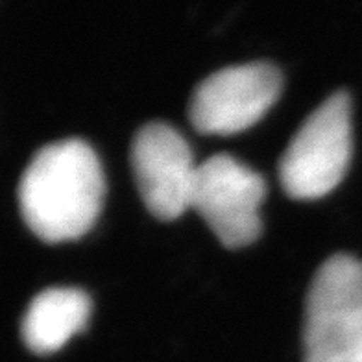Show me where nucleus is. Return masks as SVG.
<instances>
[{
	"label": "nucleus",
	"instance_id": "nucleus-1",
	"mask_svg": "<svg viewBox=\"0 0 362 362\" xmlns=\"http://www.w3.org/2000/svg\"><path fill=\"white\" fill-rule=\"evenodd\" d=\"M105 181L93 148L67 139L41 148L19 183L21 213L32 231L47 243L86 235L100 215Z\"/></svg>",
	"mask_w": 362,
	"mask_h": 362
},
{
	"label": "nucleus",
	"instance_id": "nucleus-2",
	"mask_svg": "<svg viewBox=\"0 0 362 362\" xmlns=\"http://www.w3.org/2000/svg\"><path fill=\"white\" fill-rule=\"evenodd\" d=\"M303 362H362V261L339 253L307 292Z\"/></svg>",
	"mask_w": 362,
	"mask_h": 362
},
{
	"label": "nucleus",
	"instance_id": "nucleus-3",
	"mask_svg": "<svg viewBox=\"0 0 362 362\" xmlns=\"http://www.w3.org/2000/svg\"><path fill=\"white\" fill-rule=\"evenodd\" d=\"M351 159V100L339 90L316 107L292 137L279 161L286 194L316 200L344 180Z\"/></svg>",
	"mask_w": 362,
	"mask_h": 362
},
{
	"label": "nucleus",
	"instance_id": "nucleus-4",
	"mask_svg": "<svg viewBox=\"0 0 362 362\" xmlns=\"http://www.w3.org/2000/svg\"><path fill=\"white\" fill-rule=\"evenodd\" d=\"M267 183L259 172L228 153L200 163L191 209L209 224L228 248H243L261 233V204Z\"/></svg>",
	"mask_w": 362,
	"mask_h": 362
},
{
	"label": "nucleus",
	"instance_id": "nucleus-5",
	"mask_svg": "<svg viewBox=\"0 0 362 362\" xmlns=\"http://www.w3.org/2000/svg\"><path fill=\"white\" fill-rule=\"evenodd\" d=\"M281 72L272 63L222 69L196 87L189 117L202 134H238L267 115L281 95Z\"/></svg>",
	"mask_w": 362,
	"mask_h": 362
},
{
	"label": "nucleus",
	"instance_id": "nucleus-6",
	"mask_svg": "<svg viewBox=\"0 0 362 362\" xmlns=\"http://www.w3.org/2000/svg\"><path fill=\"white\" fill-rule=\"evenodd\" d=\"M132 167L141 198L153 216L174 220L191 209L200 165L172 126L150 122L139 129L132 144Z\"/></svg>",
	"mask_w": 362,
	"mask_h": 362
},
{
	"label": "nucleus",
	"instance_id": "nucleus-7",
	"mask_svg": "<svg viewBox=\"0 0 362 362\" xmlns=\"http://www.w3.org/2000/svg\"><path fill=\"white\" fill-rule=\"evenodd\" d=\"M90 315L89 296L80 288L54 286L39 292L23 318V340L34 353L48 355L62 349L86 327Z\"/></svg>",
	"mask_w": 362,
	"mask_h": 362
}]
</instances>
